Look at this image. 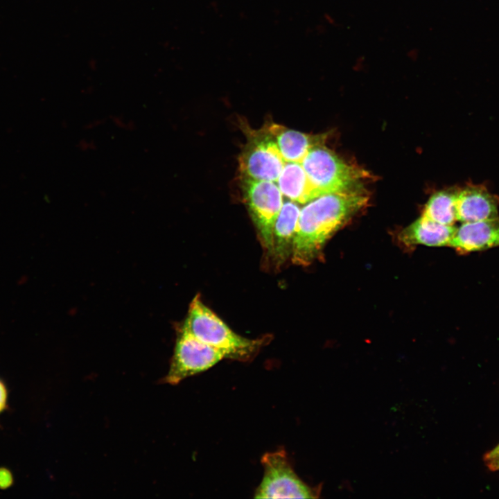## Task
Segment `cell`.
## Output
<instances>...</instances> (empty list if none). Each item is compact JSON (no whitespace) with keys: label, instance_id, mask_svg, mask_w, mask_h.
<instances>
[{"label":"cell","instance_id":"5","mask_svg":"<svg viewBox=\"0 0 499 499\" xmlns=\"http://www.w3.org/2000/svg\"><path fill=\"white\" fill-rule=\"evenodd\" d=\"M244 201L263 246L268 253L272 245L273 229L283 198L273 182L240 176Z\"/></svg>","mask_w":499,"mask_h":499},{"label":"cell","instance_id":"9","mask_svg":"<svg viewBox=\"0 0 499 499\" xmlns=\"http://www.w3.org/2000/svg\"><path fill=\"white\" fill-rule=\"evenodd\" d=\"M300 209L297 202L284 200L275 221L270 254L278 266L291 257Z\"/></svg>","mask_w":499,"mask_h":499},{"label":"cell","instance_id":"12","mask_svg":"<svg viewBox=\"0 0 499 499\" xmlns=\"http://www.w3.org/2000/svg\"><path fill=\"white\" fill-rule=\"evenodd\" d=\"M12 482L10 472L5 469H0V488L5 489L10 486Z\"/></svg>","mask_w":499,"mask_h":499},{"label":"cell","instance_id":"11","mask_svg":"<svg viewBox=\"0 0 499 499\" xmlns=\"http://www.w3.org/2000/svg\"><path fill=\"white\" fill-rule=\"evenodd\" d=\"M459 189H448L433 195L421 217L445 225H454L457 220L455 202Z\"/></svg>","mask_w":499,"mask_h":499},{"label":"cell","instance_id":"10","mask_svg":"<svg viewBox=\"0 0 499 499\" xmlns=\"http://www.w3.org/2000/svg\"><path fill=\"white\" fill-rule=\"evenodd\" d=\"M456 229L454 225H442L421 216L401 232L399 239L407 246H449Z\"/></svg>","mask_w":499,"mask_h":499},{"label":"cell","instance_id":"1","mask_svg":"<svg viewBox=\"0 0 499 499\" xmlns=\"http://www.w3.org/2000/svg\"><path fill=\"white\" fill-rule=\"evenodd\" d=\"M360 185L343 191L323 194L301 207L291 261L306 266L322 254L326 242L368 202Z\"/></svg>","mask_w":499,"mask_h":499},{"label":"cell","instance_id":"3","mask_svg":"<svg viewBox=\"0 0 499 499\" xmlns=\"http://www.w3.org/2000/svg\"><path fill=\"white\" fill-rule=\"evenodd\" d=\"M304 166L317 197L358 186L367 176L365 170L345 162L324 143L308 151Z\"/></svg>","mask_w":499,"mask_h":499},{"label":"cell","instance_id":"14","mask_svg":"<svg viewBox=\"0 0 499 499\" xmlns=\"http://www.w3.org/2000/svg\"><path fill=\"white\" fill-rule=\"evenodd\" d=\"M6 390L3 384L0 381V412L6 407Z\"/></svg>","mask_w":499,"mask_h":499},{"label":"cell","instance_id":"7","mask_svg":"<svg viewBox=\"0 0 499 499\" xmlns=\"http://www.w3.org/2000/svg\"><path fill=\"white\" fill-rule=\"evenodd\" d=\"M499 197L482 184L459 189L455 202L457 220L467 222L498 218Z\"/></svg>","mask_w":499,"mask_h":499},{"label":"cell","instance_id":"15","mask_svg":"<svg viewBox=\"0 0 499 499\" xmlns=\"http://www.w3.org/2000/svg\"><path fill=\"white\" fill-rule=\"evenodd\" d=\"M499 457V444L492 450L487 452L483 457Z\"/></svg>","mask_w":499,"mask_h":499},{"label":"cell","instance_id":"4","mask_svg":"<svg viewBox=\"0 0 499 499\" xmlns=\"http://www.w3.org/2000/svg\"><path fill=\"white\" fill-rule=\"evenodd\" d=\"M264 469L262 480L255 491V498H315L320 487H311L293 470L283 449L266 453L261 457Z\"/></svg>","mask_w":499,"mask_h":499},{"label":"cell","instance_id":"13","mask_svg":"<svg viewBox=\"0 0 499 499\" xmlns=\"http://www.w3.org/2000/svg\"><path fill=\"white\" fill-rule=\"evenodd\" d=\"M487 467L491 471H499V457H483Z\"/></svg>","mask_w":499,"mask_h":499},{"label":"cell","instance_id":"6","mask_svg":"<svg viewBox=\"0 0 499 499\" xmlns=\"http://www.w3.org/2000/svg\"><path fill=\"white\" fill-rule=\"evenodd\" d=\"M225 353L178 329L177 337L165 381L177 385L185 378L205 371L222 359Z\"/></svg>","mask_w":499,"mask_h":499},{"label":"cell","instance_id":"8","mask_svg":"<svg viewBox=\"0 0 499 499\" xmlns=\"http://www.w3.org/2000/svg\"><path fill=\"white\" fill-rule=\"evenodd\" d=\"M449 246L461 254L499 246V218L462 222Z\"/></svg>","mask_w":499,"mask_h":499},{"label":"cell","instance_id":"2","mask_svg":"<svg viewBox=\"0 0 499 499\" xmlns=\"http://www.w3.org/2000/svg\"><path fill=\"white\" fill-rule=\"evenodd\" d=\"M200 341L223 351L227 358L248 360L262 345L261 340H251L234 332L197 295L189 304L183 324L178 328Z\"/></svg>","mask_w":499,"mask_h":499}]
</instances>
